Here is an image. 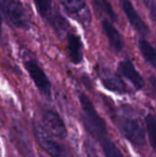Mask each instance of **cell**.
Masks as SVG:
<instances>
[{
  "mask_svg": "<svg viewBox=\"0 0 156 157\" xmlns=\"http://www.w3.org/2000/svg\"><path fill=\"white\" fill-rule=\"evenodd\" d=\"M122 8L131 27L142 36L148 35L149 27L141 17L132 3L130 0H122Z\"/></svg>",
  "mask_w": 156,
  "mask_h": 157,
  "instance_id": "9",
  "label": "cell"
},
{
  "mask_svg": "<svg viewBox=\"0 0 156 157\" xmlns=\"http://www.w3.org/2000/svg\"><path fill=\"white\" fill-rule=\"evenodd\" d=\"M39 157H45V156H43V155H39Z\"/></svg>",
  "mask_w": 156,
  "mask_h": 157,
  "instance_id": "23",
  "label": "cell"
},
{
  "mask_svg": "<svg viewBox=\"0 0 156 157\" xmlns=\"http://www.w3.org/2000/svg\"><path fill=\"white\" fill-rule=\"evenodd\" d=\"M12 141L17 151L24 156L33 157V150L31 143L26 132L19 125H14L11 129Z\"/></svg>",
  "mask_w": 156,
  "mask_h": 157,
  "instance_id": "10",
  "label": "cell"
},
{
  "mask_svg": "<svg viewBox=\"0 0 156 157\" xmlns=\"http://www.w3.org/2000/svg\"><path fill=\"white\" fill-rule=\"evenodd\" d=\"M118 71L120 75L126 78L136 90H142L145 86V81L133 63L130 60H123L118 65Z\"/></svg>",
  "mask_w": 156,
  "mask_h": 157,
  "instance_id": "8",
  "label": "cell"
},
{
  "mask_svg": "<svg viewBox=\"0 0 156 157\" xmlns=\"http://www.w3.org/2000/svg\"><path fill=\"white\" fill-rule=\"evenodd\" d=\"M82 109V123L86 132L97 142L108 136V127L105 120L98 114L90 98L84 93L79 95Z\"/></svg>",
  "mask_w": 156,
  "mask_h": 157,
  "instance_id": "1",
  "label": "cell"
},
{
  "mask_svg": "<svg viewBox=\"0 0 156 157\" xmlns=\"http://www.w3.org/2000/svg\"><path fill=\"white\" fill-rule=\"evenodd\" d=\"M144 121L150 145L156 153V116L153 113H148Z\"/></svg>",
  "mask_w": 156,
  "mask_h": 157,
  "instance_id": "17",
  "label": "cell"
},
{
  "mask_svg": "<svg viewBox=\"0 0 156 157\" xmlns=\"http://www.w3.org/2000/svg\"><path fill=\"white\" fill-rule=\"evenodd\" d=\"M67 52L74 64L77 65L83 62V42L81 38L75 33H69L67 36Z\"/></svg>",
  "mask_w": 156,
  "mask_h": 157,
  "instance_id": "12",
  "label": "cell"
},
{
  "mask_svg": "<svg viewBox=\"0 0 156 157\" xmlns=\"http://www.w3.org/2000/svg\"><path fill=\"white\" fill-rule=\"evenodd\" d=\"M98 143L105 157H124L117 144L108 136L101 139Z\"/></svg>",
  "mask_w": 156,
  "mask_h": 157,
  "instance_id": "16",
  "label": "cell"
},
{
  "mask_svg": "<svg viewBox=\"0 0 156 157\" xmlns=\"http://www.w3.org/2000/svg\"><path fill=\"white\" fill-rule=\"evenodd\" d=\"M148 82H149V86L152 90V93L156 98V76L151 75L148 79Z\"/></svg>",
  "mask_w": 156,
  "mask_h": 157,
  "instance_id": "21",
  "label": "cell"
},
{
  "mask_svg": "<svg viewBox=\"0 0 156 157\" xmlns=\"http://www.w3.org/2000/svg\"><path fill=\"white\" fill-rule=\"evenodd\" d=\"M123 137L136 147H143L146 144V133L142 121L133 117H123L118 123Z\"/></svg>",
  "mask_w": 156,
  "mask_h": 157,
  "instance_id": "2",
  "label": "cell"
},
{
  "mask_svg": "<svg viewBox=\"0 0 156 157\" xmlns=\"http://www.w3.org/2000/svg\"><path fill=\"white\" fill-rule=\"evenodd\" d=\"M42 126L54 138L63 140L67 137L68 131L63 120L52 109H47L43 112Z\"/></svg>",
  "mask_w": 156,
  "mask_h": 157,
  "instance_id": "7",
  "label": "cell"
},
{
  "mask_svg": "<svg viewBox=\"0 0 156 157\" xmlns=\"http://www.w3.org/2000/svg\"><path fill=\"white\" fill-rule=\"evenodd\" d=\"M63 8L71 15L83 16L86 8V0H60Z\"/></svg>",
  "mask_w": 156,
  "mask_h": 157,
  "instance_id": "15",
  "label": "cell"
},
{
  "mask_svg": "<svg viewBox=\"0 0 156 157\" xmlns=\"http://www.w3.org/2000/svg\"><path fill=\"white\" fill-rule=\"evenodd\" d=\"M23 64L40 93L48 99H51V84L39 63L35 59L26 55L23 58Z\"/></svg>",
  "mask_w": 156,
  "mask_h": 157,
  "instance_id": "4",
  "label": "cell"
},
{
  "mask_svg": "<svg viewBox=\"0 0 156 157\" xmlns=\"http://www.w3.org/2000/svg\"><path fill=\"white\" fill-rule=\"evenodd\" d=\"M95 9L102 16H105V19L115 23L118 21V15L116 14L109 0H92Z\"/></svg>",
  "mask_w": 156,
  "mask_h": 157,
  "instance_id": "13",
  "label": "cell"
},
{
  "mask_svg": "<svg viewBox=\"0 0 156 157\" xmlns=\"http://www.w3.org/2000/svg\"><path fill=\"white\" fill-rule=\"evenodd\" d=\"M33 132L35 139L43 151L51 157H63L64 148L56 142L53 137L39 122L33 121Z\"/></svg>",
  "mask_w": 156,
  "mask_h": 157,
  "instance_id": "5",
  "label": "cell"
},
{
  "mask_svg": "<svg viewBox=\"0 0 156 157\" xmlns=\"http://www.w3.org/2000/svg\"><path fill=\"white\" fill-rule=\"evenodd\" d=\"M52 1L53 0H33L40 15L43 18L49 20V22H51L52 17L54 16L52 10Z\"/></svg>",
  "mask_w": 156,
  "mask_h": 157,
  "instance_id": "18",
  "label": "cell"
},
{
  "mask_svg": "<svg viewBox=\"0 0 156 157\" xmlns=\"http://www.w3.org/2000/svg\"><path fill=\"white\" fill-rule=\"evenodd\" d=\"M1 31H2V17L0 15V35H1Z\"/></svg>",
  "mask_w": 156,
  "mask_h": 157,
  "instance_id": "22",
  "label": "cell"
},
{
  "mask_svg": "<svg viewBox=\"0 0 156 157\" xmlns=\"http://www.w3.org/2000/svg\"><path fill=\"white\" fill-rule=\"evenodd\" d=\"M138 47L144 60L156 70V48L144 39L139 40Z\"/></svg>",
  "mask_w": 156,
  "mask_h": 157,
  "instance_id": "14",
  "label": "cell"
},
{
  "mask_svg": "<svg viewBox=\"0 0 156 157\" xmlns=\"http://www.w3.org/2000/svg\"><path fill=\"white\" fill-rule=\"evenodd\" d=\"M85 151L87 157H99L95 146L88 141H85Z\"/></svg>",
  "mask_w": 156,
  "mask_h": 157,
  "instance_id": "20",
  "label": "cell"
},
{
  "mask_svg": "<svg viewBox=\"0 0 156 157\" xmlns=\"http://www.w3.org/2000/svg\"><path fill=\"white\" fill-rule=\"evenodd\" d=\"M97 73L102 86L108 91L119 95H125L129 93L126 84L119 74L106 67H97Z\"/></svg>",
  "mask_w": 156,
  "mask_h": 157,
  "instance_id": "6",
  "label": "cell"
},
{
  "mask_svg": "<svg viewBox=\"0 0 156 157\" xmlns=\"http://www.w3.org/2000/svg\"><path fill=\"white\" fill-rule=\"evenodd\" d=\"M152 20L156 23V0H143Z\"/></svg>",
  "mask_w": 156,
  "mask_h": 157,
  "instance_id": "19",
  "label": "cell"
},
{
  "mask_svg": "<svg viewBox=\"0 0 156 157\" xmlns=\"http://www.w3.org/2000/svg\"><path fill=\"white\" fill-rule=\"evenodd\" d=\"M0 8L7 20L16 28L28 29L30 26L29 14L18 0H0Z\"/></svg>",
  "mask_w": 156,
  "mask_h": 157,
  "instance_id": "3",
  "label": "cell"
},
{
  "mask_svg": "<svg viewBox=\"0 0 156 157\" xmlns=\"http://www.w3.org/2000/svg\"><path fill=\"white\" fill-rule=\"evenodd\" d=\"M101 26L104 34L106 35L110 47L117 52L122 51L124 48V40L120 33V31L116 29L113 23L108 19H103L101 21Z\"/></svg>",
  "mask_w": 156,
  "mask_h": 157,
  "instance_id": "11",
  "label": "cell"
}]
</instances>
